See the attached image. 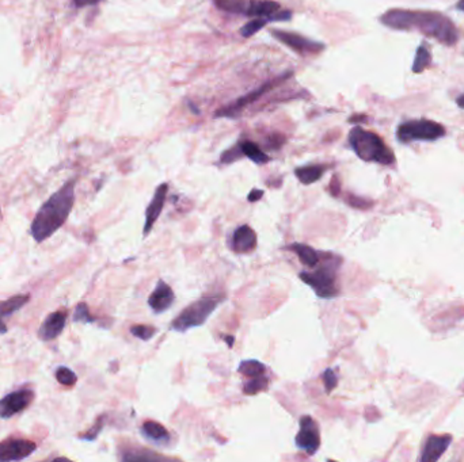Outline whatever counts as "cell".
Listing matches in <instances>:
<instances>
[{
    "mask_svg": "<svg viewBox=\"0 0 464 462\" xmlns=\"http://www.w3.org/2000/svg\"><path fill=\"white\" fill-rule=\"evenodd\" d=\"M379 20L394 30H418L426 37L435 39L446 46H452L459 40V33L453 22L437 11L392 8L385 11Z\"/></svg>",
    "mask_w": 464,
    "mask_h": 462,
    "instance_id": "cell-1",
    "label": "cell"
},
{
    "mask_svg": "<svg viewBox=\"0 0 464 462\" xmlns=\"http://www.w3.org/2000/svg\"><path fill=\"white\" fill-rule=\"evenodd\" d=\"M75 179L67 182L41 206L30 226V233L37 243L49 239L67 222L75 203Z\"/></svg>",
    "mask_w": 464,
    "mask_h": 462,
    "instance_id": "cell-2",
    "label": "cell"
},
{
    "mask_svg": "<svg viewBox=\"0 0 464 462\" xmlns=\"http://www.w3.org/2000/svg\"><path fill=\"white\" fill-rule=\"evenodd\" d=\"M343 263V259L337 255L324 254L321 257L319 263L312 267L311 271H302L299 274L300 280L312 287L315 294L321 299H334L340 294V289L337 285V273Z\"/></svg>",
    "mask_w": 464,
    "mask_h": 462,
    "instance_id": "cell-3",
    "label": "cell"
},
{
    "mask_svg": "<svg viewBox=\"0 0 464 462\" xmlns=\"http://www.w3.org/2000/svg\"><path fill=\"white\" fill-rule=\"evenodd\" d=\"M349 144L354 154L364 161L391 165L395 163L394 152L385 145L383 139L362 126H356L349 133Z\"/></svg>",
    "mask_w": 464,
    "mask_h": 462,
    "instance_id": "cell-4",
    "label": "cell"
},
{
    "mask_svg": "<svg viewBox=\"0 0 464 462\" xmlns=\"http://www.w3.org/2000/svg\"><path fill=\"white\" fill-rule=\"evenodd\" d=\"M222 302V296H209L190 304L182 311L181 315L177 316L174 322H171V329L177 332H186L190 328L200 327L205 324Z\"/></svg>",
    "mask_w": 464,
    "mask_h": 462,
    "instance_id": "cell-5",
    "label": "cell"
},
{
    "mask_svg": "<svg viewBox=\"0 0 464 462\" xmlns=\"http://www.w3.org/2000/svg\"><path fill=\"white\" fill-rule=\"evenodd\" d=\"M445 136V128L432 120H411L404 122L397 129V139L402 144L413 141H436Z\"/></svg>",
    "mask_w": 464,
    "mask_h": 462,
    "instance_id": "cell-6",
    "label": "cell"
},
{
    "mask_svg": "<svg viewBox=\"0 0 464 462\" xmlns=\"http://www.w3.org/2000/svg\"><path fill=\"white\" fill-rule=\"evenodd\" d=\"M291 75H292V72H288V74H284L281 76H277L273 81L265 83L260 88H256V90L250 91L248 94L241 97L238 101L234 102V103H231V104H228L225 107H223L219 111H216L215 117H228V118L238 117L242 113V110L246 106H248V104L258 101L260 98H263L265 94H267L269 91H272L273 88H276L279 84H281L284 81H286Z\"/></svg>",
    "mask_w": 464,
    "mask_h": 462,
    "instance_id": "cell-7",
    "label": "cell"
},
{
    "mask_svg": "<svg viewBox=\"0 0 464 462\" xmlns=\"http://www.w3.org/2000/svg\"><path fill=\"white\" fill-rule=\"evenodd\" d=\"M270 34L284 43L285 46H288L289 49L298 52L299 55H318L319 52H322L324 49V45L322 42L318 41L310 40L307 37H304L302 34L298 33H292V32H285V30H280V29H272Z\"/></svg>",
    "mask_w": 464,
    "mask_h": 462,
    "instance_id": "cell-8",
    "label": "cell"
},
{
    "mask_svg": "<svg viewBox=\"0 0 464 462\" xmlns=\"http://www.w3.org/2000/svg\"><path fill=\"white\" fill-rule=\"evenodd\" d=\"M300 430L295 437V443L299 449L304 450L308 456H314L321 446V434L319 427L311 416H302Z\"/></svg>",
    "mask_w": 464,
    "mask_h": 462,
    "instance_id": "cell-9",
    "label": "cell"
},
{
    "mask_svg": "<svg viewBox=\"0 0 464 462\" xmlns=\"http://www.w3.org/2000/svg\"><path fill=\"white\" fill-rule=\"evenodd\" d=\"M34 400L32 389H20L0 399V419H10L25 411Z\"/></svg>",
    "mask_w": 464,
    "mask_h": 462,
    "instance_id": "cell-10",
    "label": "cell"
},
{
    "mask_svg": "<svg viewBox=\"0 0 464 462\" xmlns=\"http://www.w3.org/2000/svg\"><path fill=\"white\" fill-rule=\"evenodd\" d=\"M37 450V443L25 438H7L0 442V461H20Z\"/></svg>",
    "mask_w": 464,
    "mask_h": 462,
    "instance_id": "cell-11",
    "label": "cell"
},
{
    "mask_svg": "<svg viewBox=\"0 0 464 462\" xmlns=\"http://www.w3.org/2000/svg\"><path fill=\"white\" fill-rule=\"evenodd\" d=\"M167 191H168V184L167 183H161V186L155 190V194L152 197V200L150 202V205L145 209V224H144V229H142V235L147 236L152 228L154 224L159 219L164 202H166V197H167Z\"/></svg>",
    "mask_w": 464,
    "mask_h": 462,
    "instance_id": "cell-12",
    "label": "cell"
},
{
    "mask_svg": "<svg viewBox=\"0 0 464 462\" xmlns=\"http://www.w3.org/2000/svg\"><path fill=\"white\" fill-rule=\"evenodd\" d=\"M67 324V312L65 311H58L51 313L44 322L41 324L39 329V338L44 342H51L56 338H59Z\"/></svg>",
    "mask_w": 464,
    "mask_h": 462,
    "instance_id": "cell-13",
    "label": "cell"
},
{
    "mask_svg": "<svg viewBox=\"0 0 464 462\" xmlns=\"http://www.w3.org/2000/svg\"><path fill=\"white\" fill-rule=\"evenodd\" d=\"M174 300H175V294H174L173 289L170 287V285L159 280L157 283L155 290L152 292V294L148 299V305L151 306V309L155 313L159 315V313L166 312L168 308H171Z\"/></svg>",
    "mask_w": 464,
    "mask_h": 462,
    "instance_id": "cell-14",
    "label": "cell"
},
{
    "mask_svg": "<svg viewBox=\"0 0 464 462\" xmlns=\"http://www.w3.org/2000/svg\"><path fill=\"white\" fill-rule=\"evenodd\" d=\"M452 442L451 435H432L425 443L423 456L420 457L421 462H435L440 460V457L446 451Z\"/></svg>",
    "mask_w": 464,
    "mask_h": 462,
    "instance_id": "cell-15",
    "label": "cell"
},
{
    "mask_svg": "<svg viewBox=\"0 0 464 462\" xmlns=\"http://www.w3.org/2000/svg\"><path fill=\"white\" fill-rule=\"evenodd\" d=\"M257 247V235L248 225H241L232 235L231 248L237 254H248Z\"/></svg>",
    "mask_w": 464,
    "mask_h": 462,
    "instance_id": "cell-16",
    "label": "cell"
},
{
    "mask_svg": "<svg viewBox=\"0 0 464 462\" xmlns=\"http://www.w3.org/2000/svg\"><path fill=\"white\" fill-rule=\"evenodd\" d=\"M142 438L148 442L154 443L159 447H166L170 443V433L161 426V423L147 421L142 423L140 428Z\"/></svg>",
    "mask_w": 464,
    "mask_h": 462,
    "instance_id": "cell-17",
    "label": "cell"
},
{
    "mask_svg": "<svg viewBox=\"0 0 464 462\" xmlns=\"http://www.w3.org/2000/svg\"><path fill=\"white\" fill-rule=\"evenodd\" d=\"M288 250L295 252L299 258V261L303 263L304 266L312 269L315 267L319 261H321V252L315 251L312 247L305 245V244H300V243H293L291 245H288Z\"/></svg>",
    "mask_w": 464,
    "mask_h": 462,
    "instance_id": "cell-18",
    "label": "cell"
},
{
    "mask_svg": "<svg viewBox=\"0 0 464 462\" xmlns=\"http://www.w3.org/2000/svg\"><path fill=\"white\" fill-rule=\"evenodd\" d=\"M327 165L323 164H311V165H304L295 170V175L298 179L303 184H312L315 182L319 181L326 172Z\"/></svg>",
    "mask_w": 464,
    "mask_h": 462,
    "instance_id": "cell-19",
    "label": "cell"
},
{
    "mask_svg": "<svg viewBox=\"0 0 464 462\" xmlns=\"http://www.w3.org/2000/svg\"><path fill=\"white\" fill-rule=\"evenodd\" d=\"M241 151H242L243 156H246L247 159L254 161L258 165H263L270 161V158L263 152V149L253 141L243 140L238 142Z\"/></svg>",
    "mask_w": 464,
    "mask_h": 462,
    "instance_id": "cell-20",
    "label": "cell"
},
{
    "mask_svg": "<svg viewBox=\"0 0 464 462\" xmlns=\"http://www.w3.org/2000/svg\"><path fill=\"white\" fill-rule=\"evenodd\" d=\"M29 301H30L29 294H25V296L20 294V296H14L6 301H0V316L6 318V316L14 315Z\"/></svg>",
    "mask_w": 464,
    "mask_h": 462,
    "instance_id": "cell-21",
    "label": "cell"
},
{
    "mask_svg": "<svg viewBox=\"0 0 464 462\" xmlns=\"http://www.w3.org/2000/svg\"><path fill=\"white\" fill-rule=\"evenodd\" d=\"M432 64V56H430V50L427 48V45L423 42L418 49H417V53H416V57H414V62H413V72L414 74H421L424 72L425 69L427 67H430Z\"/></svg>",
    "mask_w": 464,
    "mask_h": 462,
    "instance_id": "cell-22",
    "label": "cell"
},
{
    "mask_svg": "<svg viewBox=\"0 0 464 462\" xmlns=\"http://www.w3.org/2000/svg\"><path fill=\"white\" fill-rule=\"evenodd\" d=\"M213 1L223 11H227L231 14H241L244 17H246L248 3H250V0H213Z\"/></svg>",
    "mask_w": 464,
    "mask_h": 462,
    "instance_id": "cell-23",
    "label": "cell"
},
{
    "mask_svg": "<svg viewBox=\"0 0 464 462\" xmlns=\"http://www.w3.org/2000/svg\"><path fill=\"white\" fill-rule=\"evenodd\" d=\"M265 365L263 362L256 361V360H247V361L241 362L238 372L246 376V377H257L265 374Z\"/></svg>",
    "mask_w": 464,
    "mask_h": 462,
    "instance_id": "cell-24",
    "label": "cell"
},
{
    "mask_svg": "<svg viewBox=\"0 0 464 462\" xmlns=\"http://www.w3.org/2000/svg\"><path fill=\"white\" fill-rule=\"evenodd\" d=\"M267 385H269V380L265 377V374L257 376V377H251L250 381L244 383L243 392L246 395H257L263 390H266Z\"/></svg>",
    "mask_w": 464,
    "mask_h": 462,
    "instance_id": "cell-25",
    "label": "cell"
},
{
    "mask_svg": "<svg viewBox=\"0 0 464 462\" xmlns=\"http://www.w3.org/2000/svg\"><path fill=\"white\" fill-rule=\"evenodd\" d=\"M269 20L267 18H254L253 20H250L248 23H246L241 29V34H242L244 39H250L253 37L254 34H257L263 27L266 26Z\"/></svg>",
    "mask_w": 464,
    "mask_h": 462,
    "instance_id": "cell-26",
    "label": "cell"
},
{
    "mask_svg": "<svg viewBox=\"0 0 464 462\" xmlns=\"http://www.w3.org/2000/svg\"><path fill=\"white\" fill-rule=\"evenodd\" d=\"M56 379H58V381L60 382L61 385H64V386H74V385L77 383V381H78L77 374H75L71 369H68V367H65V366H61V367L58 369V372H56Z\"/></svg>",
    "mask_w": 464,
    "mask_h": 462,
    "instance_id": "cell-27",
    "label": "cell"
},
{
    "mask_svg": "<svg viewBox=\"0 0 464 462\" xmlns=\"http://www.w3.org/2000/svg\"><path fill=\"white\" fill-rule=\"evenodd\" d=\"M131 334L142 341H150L155 337L157 334V329L154 327H150V325H133L131 328Z\"/></svg>",
    "mask_w": 464,
    "mask_h": 462,
    "instance_id": "cell-28",
    "label": "cell"
},
{
    "mask_svg": "<svg viewBox=\"0 0 464 462\" xmlns=\"http://www.w3.org/2000/svg\"><path fill=\"white\" fill-rule=\"evenodd\" d=\"M74 322H94L95 319L90 315L88 306L86 302L78 304L75 313H74Z\"/></svg>",
    "mask_w": 464,
    "mask_h": 462,
    "instance_id": "cell-29",
    "label": "cell"
},
{
    "mask_svg": "<svg viewBox=\"0 0 464 462\" xmlns=\"http://www.w3.org/2000/svg\"><path fill=\"white\" fill-rule=\"evenodd\" d=\"M323 382H324V389H326V393H331L336 386L338 385V377L337 374L334 373L333 369H327L322 376Z\"/></svg>",
    "mask_w": 464,
    "mask_h": 462,
    "instance_id": "cell-30",
    "label": "cell"
},
{
    "mask_svg": "<svg viewBox=\"0 0 464 462\" xmlns=\"http://www.w3.org/2000/svg\"><path fill=\"white\" fill-rule=\"evenodd\" d=\"M101 0H74V4L78 7V8H81V7H88V6H95L98 4Z\"/></svg>",
    "mask_w": 464,
    "mask_h": 462,
    "instance_id": "cell-31",
    "label": "cell"
},
{
    "mask_svg": "<svg viewBox=\"0 0 464 462\" xmlns=\"http://www.w3.org/2000/svg\"><path fill=\"white\" fill-rule=\"evenodd\" d=\"M263 197V190H253L250 194H248V201L256 202L258 200H261Z\"/></svg>",
    "mask_w": 464,
    "mask_h": 462,
    "instance_id": "cell-32",
    "label": "cell"
},
{
    "mask_svg": "<svg viewBox=\"0 0 464 462\" xmlns=\"http://www.w3.org/2000/svg\"><path fill=\"white\" fill-rule=\"evenodd\" d=\"M456 103H458V106L459 107H462V109H464V94H462L458 100H456Z\"/></svg>",
    "mask_w": 464,
    "mask_h": 462,
    "instance_id": "cell-33",
    "label": "cell"
},
{
    "mask_svg": "<svg viewBox=\"0 0 464 462\" xmlns=\"http://www.w3.org/2000/svg\"><path fill=\"white\" fill-rule=\"evenodd\" d=\"M7 332V325L3 322H0V334H6Z\"/></svg>",
    "mask_w": 464,
    "mask_h": 462,
    "instance_id": "cell-34",
    "label": "cell"
},
{
    "mask_svg": "<svg viewBox=\"0 0 464 462\" xmlns=\"http://www.w3.org/2000/svg\"><path fill=\"white\" fill-rule=\"evenodd\" d=\"M456 8H458V10H460V11H463L464 13V0H459V1H458V4H456Z\"/></svg>",
    "mask_w": 464,
    "mask_h": 462,
    "instance_id": "cell-35",
    "label": "cell"
},
{
    "mask_svg": "<svg viewBox=\"0 0 464 462\" xmlns=\"http://www.w3.org/2000/svg\"><path fill=\"white\" fill-rule=\"evenodd\" d=\"M227 339V342H228V347H232V344H234V338L232 337H228V338H225Z\"/></svg>",
    "mask_w": 464,
    "mask_h": 462,
    "instance_id": "cell-36",
    "label": "cell"
}]
</instances>
